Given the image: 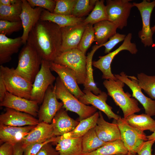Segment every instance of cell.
I'll return each instance as SVG.
<instances>
[{
	"mask_svg": "<svg viewBox=\"0 0 155 155\" xmlns=\"http://www.w3.org/2000/svg\"><path fill=\"white\" fill-rule=\"evenodd\" d=\"M61 28L51 22L40 20L30 31L27 43L33 47L42 60L53 62L61 53Z\"/></svg>",
	"mask_w": 155,
	"mask_h": 155,
	"instance_id": "1",
	"label": "cell"
},
{
	"mask_svg": "<svg viewBox=\"0 0 155 155\" xmlns=\"http://www.w3.org/2000/svg\"><path fill=\"white\" fill-rule=\"evenodd\" d=\"M125 84L117 79L105 80L103 84L107 91V94L113 98L116 104L122 111L124 118L139 112L141 109L138 106V101L131 98L129 93H125L123 88Z\"/></svg>",
	"mask_w": 155,
	"mask_h": 155,
	"instance_id": "2",
	"label": "cell"
},
{
	"mask_svg": "<svg viewBox=\"0 0 155 155\" xmlns=\"http://www.w3.org/2000/svg\"><path fill=\"white\" fill-rule=\"evenodd\" d=\"M54 86L57 98L63 104V107L67 111L77 114L80 121L90 117L96 112L97 108L82 103L70 92L59 76L56 78Z\"/></svg>",
	"mask_w": 155,
	"mask_h": 155,
	"instance_id": "3",
	"label": "cell"
},
{
	"mask_svg": "<svg viewBox=\"0 0 155 155\" xmlns=\"http://www.w3.org/2000/svg\"><path fill=\"white\" fill-rule=\"evenodd\" d=\"M42 60L35 49L27 43L19 53L15 70L22 77L33 83L40 70Z\"/></svg>",
	"mask_w": 155,
	"mask_h": 155,
	"instance_id": "4",
	"label": "cell"
},
{
	"mask_svg": "<svg viewBox=\"0 0 155 155\" xmlns=\"http://www.w3.org/2000/svg\"><path fill=\"white\" fill-rule=\"evenodd\" d=\"M0 76L3 79L7 92L30 100L33 83L18 74L15 69L1 65Z\"/></svg>",
	"mask_w": 155,
	"mask_h": 155,
	"instance_id": "5",
	"label": "cell"
},
{
	"mask_svg": "<svg viewBox=\"0 0 155 155\" xmlns=\"http://www.w3.org/2000/svg\"><path fill=\"white\" fill-rule=\"evenodd\" d=\"M53 62L71 69L78 84H84L87 77L86 56L78 48L61 52Z\"/></svg>",
	"mask_w": 155,
	"mask_h": 155,
	"instance_id": "6",
	"label": "cell"
},
{
	"mask_svg": "<svg viewBox=\"0 0 155 155\" xmlns=\"http://www.w3.org/2000/svg\"><path fill=\"white\" fill-rule=\"evenodd\" d=\"M131 33H128L126 36L123 43L117 49L105 55L99 56L98 60L92 61V65L102 72V79L115 80L117 79L112 73L111 65L115 56L119 52L125 50L128 51L132 54H135L137 53L138 50L136 45L135 43L131 42Z\"/></svg>",
	"mask_w": 155,
	"mask_h": 155,
	"instance_id": "7",
	"label": "cell"
},
{
	"mask_svg": "<svg viewBox=\"0 0 155 155\" xmlns=\"http://www.w3.org/2000/svg\"><path fill=\"white\" fill-rule=\"evenodd\" d=\"M119 129L121 140L128 152L137 153L144 142L148 140L144 131L128 123L124 118L116 121Z\"/></svg>",
	"mask_w": 155,
	"mask_h": 155,
	"instance_id": "8",
	"label": "cell"
},
{
	"mask_svg": "<svg viewBox=\"0 0 155 155\" xmlns=\"http://www.w3.org/2000/svg\"><path fill=\"white\" fill-rule=\"evenodd\" d=\"M51 70L50 62L42 60L40 70L33 83L31 94L30 100L38 104L42 103L48 88L56 80Z\"/></svg>",
	"mask_w": 155,
	"mask_h": 155,
	"instance_id": "9",
	"label": "cell"
},
{
	"mask_svg": "<svg viewBox=\"0 0 155 155\" xmlns=\"http://www.w3.org/2000/svg\"><path fill=\"white\" fill-rule=\"evenodd\" d=\"M131 0H107L106 11L108 20L116 24L122 30L127 25V20L132 8L134 7Z\"/></svg>",
	"mask_w": 155,
	"mask_h": 155,
	"instance_id": "10",
	"label": "cell"
},
{
	"mask_svg": "<svg viewBox=\"0 0 155 155\" xmlns=\"http://www.w3.org/2000/svg\"><path fill=\"white\" fill-rule=\"evenodd\" d=\"M141 14L142 20V28L138 33V36L145 47L155 46L152 31L150 26V18L152 12L155 7V0L152 2L143 0L140 3H133Z\"/></svg>",
	"mask_w": 155,
	"mask_h": 155,
	"instance_id": "11",
	"label": "cell"
},
{
	"mask_svg": "<svg viewBox=\"0 0 155 155\" xmlns=\"http://www.w3.org/2000/svg\"><path fill=\"white\" fill-rule=\"evenodd\" d=\"M57 97L54 86H50L47 90L39 108L38 116L40 122L51 123L53 119L63 106V102H59Z\"/></svg>",
	"mask_w": 155,
	"mask_h": 155,
	"instance_id": "12",
	"label": "cell"
},
{
	"mask_svg": "<svg viewBox=\"0 0 155 155\" xmlns=\"http://www.w3.org/2000/svg\"><path fill=\"white\" fill-rule=\"evenodd\" d=\"M115 77L126 84L131 90L132 96L142 104L145 114L152 116L155 115V100L146 96L139 86L137 78L134 76H127L123 72L115 74Z\"/></svg>",
	"mask_w": 155,
	"mask_h": 155,
	"instance_id": "13",
	"label": "cell"
},
{
	"mask_svg": "<svg viewBox=\"0 0 155 155\" xmlns=\"http://www.w3.org/2000/svg\"><path fill=\"white\" fill-rule=\"evenodd\" d=\"M22 9L20 15L23 26V33L21 38L23 44L27 42L29 33L33 27L40 20L44 9L37 7H32L27 0H22Z\"/></svg>",
	"mask_w": 155,
	"mask_h": 155,
	"instance_id": "14",
	"label": "cell"
},
{
	"mask_svg": "<svg viewBox=\"0 0 155 155\" xmlns=\"http://www.w3.org/2000/svg\"><path fill=\"white\" fill-rule=\"evenodd\" d=\"M38 104L35 101L14 95L7 91L3 100L0 103L1 106L25 113L34 117L38 115Z\"/></svg>",
	"mask_w": 155,
	"mask_h": 155,
	"instance_id": "15",
	"label": "cell"
},
{
	"mask_svg": "<svg viewBox=\"0 0 155 155\" xmlns=\"http://www.w3.org/2000/svg\"><path fill=\"white\" fill-rule=\"evenodd\" d=\"M82 91L84 94L78 99L80 102L87 105L91 104L105 113L109 119H113L117 121L121 118L112 111V107L106 103L108 94L106 92L102 91L96 95L89 90L84 89Z\"/></svg>",
	"mask_w": 155,
	"mask_h": 155,
	"instance_id": "16",
	"label": "cell"
},
{
	"mask_svg": "<svg viewBox=\"0 0 155 155\" xmlns=\"http://www.w3.org/2000/svg\"><path fill=\"white\" fill-rule=\"evenodd\" d=\"M50 65L51 70L57 74L65 87L76 98L78 99L84 94L79 87L75 74L71 69L53 62H50Z\"/></svg>",
	"mask_w": 155,
	"mask_h": 155,
	"instance_id": "17",
	"label": "cell"
},
{
	"mask_svg": "<svg viewBox=\"0 0 155 155\" xmlns=\"http://www.w3.org/2000/svg\"><path fill=\"white\" fill-rule=\"evenodd\" d=\"M86 25L83 22L75 25L61 28L62 38L61 52L78 48Z\"/></svg>",
	"mask_w": 155,
	"mask_h": 155,
	"instance_id": "18",
	"label": "cell"
},
{
	"mask_svg": "<svg viewBox=\"0 0 155 155\" xmlns=\"http://www.w3.org/2000/svg\"><path fill=\"white\" fill-rule=\"evenodd\" d=\"M6 111L0 115V124L15 127L36 126L38 119L28 114L6 108Z\"/></svg>",
	"mask_w": 155,
	"mask_h": 155,
	"instance_id": "19",
	"label": "cell"
},
{
	"mask_svg": "<svg viewBox=\"0 0 155 155\" xmlns=\"http://www.w3.org/2000/svg\"><path fill=\"white\" fill-rule=\"evenodd\" d=\"M35 126L15 127L0 124V143L7 142L14 145L22 142Z\"/></svg>",
	"mask_w": 155,
	"mask_h": 155,
	"instance_id": "20",
	"label": "cell"
},
{
	"mask_svg": "<svg viewBox=\"0 0 155 155\" xmlns=\"http://www.w3.org/2000/svg\"><path fill=\"white\" fill-rule=\"evenodd\" d=\"M99 112V117L94 128L99 139L105 142L121 140L120 130L117 123H111L106 121L101 112Z\"/></svg>",
	"mask_w": 155,
	"mask_h": 155,
	"instance_id": "21",
	"label": "cell"
},
{
	"mask_svg": "<svg viewBox=\"0 0 155 155\" xmlns=\"http://www.w3.org/2000/svg\"><path fill=\"white\" fill-rule=\"evenodd\" d=\"M79 122L71 117L67 111L62 107L57 113L51 123L54 136H61L72 131Z\"/></svg>",
	"mask_w": 155,
	"mask_h": 155,
	"instance_id": "22",
	"label": "cell"
},
{
	"mask_svg": "<svg viewBox=\"0 0 155 155\" xmlns=\"http://www.w3.org/2000/svg\"><path fill=\"white\" fill-rule=\"evenodd\" d=\"M82 137L65 138L62 135L54 137L51 143L60 155H81L82 153Z\"/></svg>",
	"mask_w": 155,
	"mask_h": 155,
	"instance_id": "23",
	"label": "cell"
},
{
	"mask_svg": "<svg viewBox=\"0 0 155 155\" xmlns=\"http://www.w3.org/2000/svg\"><path fill=\"white\" fill-rule=\"evenodd\" d=\"M54 137L52 124L40 122L29 133L22 142L24 148L34 143L46 141Z\"/></svg>",
	"mask_w": 155,
	"mask_h": 155,
	"instance_id": "24",
	"label": "cell"
},
{
	"mask_svg": "<svg viewBox=\"0 0 155 155\" xmlns=\"http://www.w3.org/2000/svg\"><path fill=\"white\" fill-rule=\"evenodd\" d=\"M23 44L21 36L14 38L0 34V64L1 65L9 62L11 56L18 52Z\"/></svg>",
	"mask_w": 155,
	"mask_h": 155,
	"instance_id": "25",
	"label": "cell"
},
{
	"mask_svg": "<svg viewBox=\"0 0 155 155\" xmlns=\"http://www.w3.org/2000/svg\"><path fill=\"white\" fill-rule=\"evenodd\" d=\"M95 41L96 44L102 45L108 41V39L115 34L118 28L115 23L108 20L100 22L94 24Z\"/></svg>",
	"mask_w": 155,
	"mask_h": 155,
	"instance_id": "26",
	"label": "cell"
},
{
	"mask_svg": "<svg viewBox=\"0 0 155 155\" xmlns=\"http://www.w3.org/2000/svg\"><path fill=\"white\" fill-rule=\"evenodd\" d=\"M40 20L51 22L61 28L67 26L75 25L82 23L84 19L78 18L73 15H65L50 12L44 9L40 17Z\"/></svg>",
	"mask_w": 155,
	"mask_h": 155,
	"instance_id": "27",
	"label": "cell"
},
{
	"mask_svg": "<svg viewBox=\"0 0 155 155\" xmlns=\"http://www.w3.org/2000/svg\"><path fill=\"white\" fill-rule=\"evenodd\" d=\"M124 118L129 125L140 131H155V120L146 114H133Z\"/></svg>",
	"mask_w": 155,
	"mask_h": 155,
	"instance_id": "28",
	"label": "cell"
},
{
	"mask_svg": "<svg viewBox=\"0 0 155 155\" xmlns=\"http://www.w3.org/2000/svg\"><path fill=\"white\" fill-rule=\"evenodd\" d=\"M99 112L80 121L79 123L72 131L62 135L65 138H77L82 137L92 129L94 128L99 117Z\"/></svg>",
	"mask_w": 155,
	"mask_h": 155,
	"instance_id": "29",
	"label": "cell"
},
{
	"mask_svg": "<svg viewBox=\"0 0 155 155\" xmlns=\"http://www.w3.org/2000/svg\"><path fill=\"white\" fill-rule=\"evenodd\" d=\"M102 45H94L90 52L88 53L86 56V74L87 77L83 85L84 89L89 90L93 94L98 95L102 92L97 86L94 80L92 69V58L96 51Z\"/></svg>",
	"mask_w": 155,
	"mask_h": 155,
	"instance_id": "30",
	"label": "cell"
},
{
	"mask_svg": "<svg viewBox=\"0 0 155 155\" xmlns=\"http://www.w3.org/2000/svg\"><path fill=\"white\" fill-rule=\"evenodd\" d=\"M105 142L99 139L94 128L90 130L82 137V153H89L106 144Z\"/></svg>",
	"mask_w": 155,
	"mask_h": 155,
	"instance_id": "31",
	"label": "cell"
},
{
	"mask_svg": "<svg viewBox=\"0 0 155 155\" xmlns=\"http://www.w3.org/2000/svg\"><path fill=\"white\" fill-rule=\"evenodd\" d=\"M22 9V0H17L9 6L0 4V20L12 22L21 21Z\"/></svg>",
	"mask_w": 155,
	"mask_h": 155,
	"instance_id": "32",
	"label": "cell"
},
{
	"mask_svg": "<svg viewBox=\"0 0 155 155\" xmlns=\"http://www.w3.org/2000/svg\"><path fill=\"white\" fill-rule=\"evenodd\" d=\"M128 151L121 140L108 142L91 153L81 155H113L118 154H125Z\"/></svg>",
	"mask_w": 155,
	"mask_h": 155,
	"instance_id": "33",
	"label": "cell"
},
{
	"mask_svg": "<svg viewBox=\"0 0 155 155\" xmlns=\"http://www.w3.org/2000/svg\"><path fill=\"white\" fill-rule=\"evenodd\" d=\"M104 0H96L92 10L83 22L86 24H95L102 21L108 20L106 6Z\"/></svg>",
	"mask_w": 155,
	"mask_h": 155,
	"instance_id": "34",
	"label": "cell"
},
{
	"mask_svg": "<svg viewBox=\"0 0 155 155\" xmlns=\"http://www.w3.org/2000/svg\"><path fill=\"white\" fill-rule=\"evenodd\" d=\"M138 84L142 89L155 100V75H148L143 73L137 75Z\"/></svg>",
	"mask_w": 155,
	"mask_h": 155,
	"instance_id": "35",
	"label": "cell"
},
{
	"mask_svg": "<svg viewBox=\"0 0 155 155\" xmlns=\"http://www.w3.org/2000/svg\"><path fill=\"white\" fill-rule=\"evenodd\" d=\"M96 0H77L72 15L78 18L88 14L94 8Z\"/></svg>",
	"mask_w": 155,
	"mask_h": 155,
	"instance_id": "36",
	"label": "cell"
},
{
	"mask_svg": "<svg viewBox=\"0 0 155 155\" xmlns=\"http://www.w3.org/2000/svg\"><path fill=\"white\" fill-rule=\"evenodd\" d=\"M95 41L94 30L93 25H86L78 47V49L85 55L92 43Z\"/></svg>",
	"mask_w": 155,
	"mask_h": 155,
	"instance_id": "37",
	"label": "cell"
},
{
	"mask_svg": "<svg viewBox=\"0 0 155 155\" xmlns=\"http://www.w3.org/2000/svg\"><path fill=\"white\" fill-rule=\"evenodd\" d=\"M77 0H55L56 5L53 13L57 14L72 15Z\"/></svg>",
	"mask_w": 155,
	"mask_h": 155,
	"instance_id": "38",
	"label": "cell"
},
{
	"mask_svg": "<svg viewBox=\"0 0 155 155\" xmlns=\"http://www.w3.org/2000/svg\"><path fill=\"white\" fill-rule=\"evenodd\" d=\"M22 29L21 21L12 22L0 20V34L9 35Z\"/></svg>",
	"mask_w": 155,
	"mask_h": 155,
	"instance_id": "39",
	"label": "cell"
},
{
	"mask_svg": "<svg viewBox=\"0 0 155 155\" xmlns=\"http://www.w3.org/2000/svg\"><path fill=\"white\" fill-rule=\"evenodd\" d=\"M31 6L38 7L53 13L56 2L55 0H27Z\"/></svg>",
	"mask_w": 155,
	"mask_h": 155,
	"instance_id": "40",
	"label": "cell"
},
{
	"mask_svg": "<svg viewBox=\"0 0 155 155\" xmlns=\"http://www.w3.org/2000/svg\"><path fill=\"white\" fill-rule=\"evenodd\" d=\"M126 35L124 34L116 33L109 38V40L103 45L105 47L104 53H109L111 50L118 43L124 40Z\"/></svg>",
	"mask_w": 155,
	"mask_h": 155,
	"instance_id": "41",
	"label": "cell"
},
{
	"mask_svg": "<svg viewBox=\"0 0 155 155\" xmlns=\"http://www.w3.org/2000/svg\"><path fill=\"white\" fill-rule=\"evenodd\" d=\"M53 138L54 137L46 141L36 143L26 146L24 148L23 155H36L44 145L52 142Z\"/></svg>",
	"mask_w": 155,
	"mask_h": 155,
	"instance_id": "42",
	"label": "cell"
},
{
	"mask_svg": "<svg viewBox=\"0 0 155 155\" xmlns=\"http://www.w3.org/2000/svg\"><path fill=\"white\" fill-rule=\"evenodd\" d=\"M51 142L44 145L36 155H60L58 151L52 146Z\"/></svg>",
	"mask_w": 155,
	"mask_h": 155,
	"instance_id": "43",
	"label": "cell"
},
{
	"mask_svg": "<svg viewBox=\"0 0 155 155\" xmlns=\"http://www.w3.org/2000/svg\"><path fill=\"white\" fill-rule=\"evenodd\" d=\"M155 140H148L145 142L137 154L138 155H152V148Z\"/></svg>",
	"mask_w": 155,
	"mask_h": 155,
	"instance_id": "44",
	"label": "cell"
},
{
	"mask_svg": "<svg viewBox=\"0 0 155 155\" xmlns=\"http://www.w3.org/2000/svg\"><path fill=\"white\" fill-rule=\"evenodd\" d=\"M13 145L7 142L3 143L0 147V155H13Z\"/></svg>",
	"mask_w": 155,
	"mask_h": 155,
	"instance_id": "45",
	"label": "cell"
},
{
	"mask_svg": "<svg viewBox=\"0 0 155 155\" xmlns=\"http://www.w3.org/2000/svg\"><path fill=\"white\" fill-rule=\"evenodd\" d=\"M24 150L22 142L13 145V155H23Z\"/></svg>",
	"mask_w": 155,
	"mask_h": 155,
	"instance_id": "46",
	"label": "cell"
},
{
	"mask_svg": "<svg viewBox=\"0 0 155 155\" xmlns=\"http://www.w3.org/2000/svg\"><path fill=\"white\" fill-rule=\"evenodd\" d=\"M7 92L6 86L2 77L0 76V101L2 102Z\"/></svg>",
	"mask_w": 155,
	"mask_h": 155,
	"instance_id": "47",
	"label": "cell"
},
{
	"mask_svg": "<svg viewBox=\"0 0 155 155\" xmlns=\"http://www.w3.org/2000/svg\"><path fill=\"white\" fill-rule=\"evenodd\" d=\"M12 0H0V4L9 6L12 4Z\"/></svg>",
	"mask_w": 155,
	"mask_h": 155,
	"instance_id": "48",
	"label": "cell"
},
{
	"mask_svg": "<svg viewBox=\"0 0 155 155\" xmlns=\"http://www.w3.org/2000/svg\"><path fill=\"white\" fill-rule=\"evenodd\" d=\"M147 137L148 140H155V131L151 134L147 135Z\"/></svg>",
	"mask_w": 155,
	"mask_h": 155,
	"instance_id": "49",
	"label": "cell"
},
{
	"mask_svg": "<svg viewBox=\"0 0 155 155\" xmlns=\"http://www.w3.org/2000/svg\"><path fill=\"white\" fill-rule=\"evenodd\" d=\"M124 155H138L137 153H132L129 152H128Z\"/></svg>",
	"mask_w": 155,
	"mask_h": 155,
	"instance_id": "50",
	"label": "cell"
},
{
	"mask_svg": "<svg viewBox=\"0 0 155 155\" xmlns=\"http://www.w3.org/2000/svg\"><path fill=\"white\" fill-rule=\"evenodd\" d=\"M151 29L152 32L154 33L155 31V25L151 28Z\"/></svg>",
	"mask_w": 155,
	"mask_h": 155,
	"instance_id": "51",
	"label": "cell"
},
{
	"mask_svg": "<svg viewBox=\"0 0 155 155\" xmlns=\"http://www.w3.org/2000/svg\"><path fill=\"white\" fill-rule=\"evenodd\" d=\"M125 154H115L114 155H124Z\"/></svg>",
	"mask_w": 155,
	"mask_h": 155,
	"instance_id": "52",
	"label": "cell"
},
{
	"mask_svg": "<svg viewBox=\"0 0 155 155\" xmlns=\"http://www.w3.org/2000/svg\"><path fill=\"white\" fill-rule=\"evenodd\" d=\"M152 155H155V150L154 154H152Z\"/></svg>",
	"mask_w": 155,
	"mask_h": 155,
	"instance_id": "53",
	"label": "cell"
},
{
	"mask_svg": "<svg viewBox=\"0 0 155 155\" xmlns=\"http://www.w3.org/2000/svg\"></svg>",
	"mask_w": 155,
	"mask_h": 155,
	"instance_id": "54",
	"label": "cell"
}]
</instances>
